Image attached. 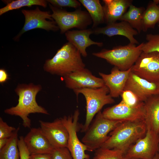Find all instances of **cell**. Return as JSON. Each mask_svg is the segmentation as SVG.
I'll list each match as a JSON object with an SVG mask.
<instances>
[{
    "instance_id": "9c48e42d",
    "label": "cell",
    "mask_w": 159,
    "mask_h": 159,
    "mask_svg": "<svg viewBox=\"0 0 159 159\" xmlns=\"http://www.w3.org/2000/svg\"><path fill=\"white\" fill-rule=\"evenodd\" d=\"M21 12L25 17L24 24L20 32L14 37L15 40L18 41L24 33L34 29H41L54 32L59 29L49 11H42L37 7L34 10L22 9Z\"/></svg>"
},
{
    "instance_id": "e575fe53",
    "label": "cell",
    "mask_w": 159,
    "mask_h": 159,
    "mask_svg": "<svg viewBox=\"0 0 159 159\" xmlns=\"http://www.w3.org/2000/svg\"><path fill=\"white\" fill-rule=\"evenodd\" d=\"M8 79V75L4 69H0V83H3L6 82Z\"/></svg>"
},
{
    "instance_id": "4dcf8cb0",
    "label": "cell",
    "mask_w": 159,
    "mask_h": 159,
    "mask_svg": "<svg viewBox=\"0 0 159 159\" xmlns=\"http://www.w3.org/2000/svg\"><path fill=\"white\" fill-rule=\"evenodd\" d=\"M51 155L52 159H73L67 147L54 148Z\"/></svg>"
},
{
    "instance_id": "4fadbf2b",
    "label": "cell",
    "mask_w": 159,
    "mask_h": 159,
    "mask_svg": "<svg viewBox=\"0 0 159 159\" xmlns=\"http://www.w3.org/2000/svg\"><path fill=\"white\" fill-rule=\"evenodd\" d=\"M62 77L66 87L73 90L84 88H97L105 85L102 78L95 76L85 68Z\"/></svg>"
},
{
    "instance_id": "7402d4cb",
    "label": "cell",
    "mask_w": 159,
    "mask_h": 159,
    "mask_svg": "<svg viewBox=\"0 0 159 159\" xmlns=\"http://www.w3.org/2000/svg\"><path fill=\"white\" fill-rule=\"evenodd\" d=\"M87 10L93 22L92 28H95L99 24L105 22L103 6L99 0H79Z\"/></svg>"
},
{
    "instance_id": "6da1fadb",
    "label": "cell",
    "mask_w": 159,
    "mask_h": 159,
    "mask_svg": "<svg viewBox=\"0 0 159 159\" xmlns=\"http://www.w3.org/2000/svg\"><path fill=\"white\" fill-rule=\"evenodd\" d=\"M42 88L41 85L32 83L18 84L15 90L19 96L18 103L15 106L5 109L4 112L20 117L22 120L23 126L30 127L31 120L28 117L30 114H49L47 111L39 105L36 101L37 95Z\"/></svg>"
},
{
    "instance_id": "3957f363",
    "label": "cell",
    "mask_w": 159,
    "mask_h": 159,
    "mask_svg": "<svg viewBox=\"0 0 159 159\" xmlns=\"http://www.w3.org/2000/svg\"><path fill=\"white\" fill-rule=\"evenodd\" d=\"M81 55L77 49L68 42L64 44L50 59L46 60L44 70L50 74L62 77L85 68Z\"/></svg>"
},
{
    "instance_id": "5b68a950",
    "label": "cell",
    "mask_w": 159,
    "mask_h": 159,
    "mask_svg": "<svg viewBox=\"0 0 159 159\" xmlns=\"http://www.w3.org/2000/svg\"><path fill=\"white\" fill-rule=\"evenodd\" d=\"M122 122L106 118L100 111L85 132L82 142L87 146L88 151H95L101 147L108 138V134Z\"/></svg>"
},
{
    "instance_id": "60d3db41",
    "label": "cell",
    "mask_w": 159,
    "mask_h": 159,
    "mask_svg": "<svg viewBox=\"0 0 159 159\" xmlns=\"http://www.w3.org/2000/svg\"></svg>"
},
{
    "instance_id": "5bb4252c",
    "label": "cell",
    "mask_w": 159,
    "mask_h": 159,
    "mask_svg": "<svg viewBox=\"0 0 159 159\" xmlns=\"http://www.w3.org/2000/svg\"><path fill=\"white\" fill-rule=\"evenodd\" d=\"M39 122L42 132L54 148L67 147L69 133L62 118L51 122L42 120Z\"/></svg>"
},
{
    "instance_id": "8d00e7d4",
    "label": "cell",
    "mask_w": 159,
    "mask_h": 159,
    "mask_svg": "<svg viewBox=\"0 0 159 159\" xmlns=\"http://www.w3.org/2000/svg\"><path fill=\"white\" fill-rule=\"evenodd\" d=\"M152 159H159V155L158 153Z\"/></svg>"
},
{
    "instance_id": "f1b7e54d",
    "label": "cell",
    "mask_w": 159,
    "mask_h": 159,
    "mask_svg": "<svg viewBox=\"0 0 159 159\" xmlns=\"http://www.w3.org/2000/svg\"><path fill=\"white\" fill-rule=\"evenodd\" d=\"M120 96L121 101L130 106H138L144 102L140 101L137 96L130 90H124Z\"/></svg>"
},
{
    "instance_id": "8fae6325",
    "label": "cell",
    "mask_w": 159,
    "mask_h": 159,
    "mask_svg": "<svg viewBox=\"0 0 159 159\" xmlns=\"http://www.w3.org/2000/svg\"><path fill=\"white\" fill-rule=\"evenodd\" d=\"M131 71L150 82L159 83V53L142 52Z\"/></svg>"
},
{
    "instance_id": "d6986e66",
    "label": "cell",
    "mask_w": 159,
    "mask_h": 159,
    "mask_svg": "<svg viewBox=\"0 0 159 159\" xmlns=\"http://www.w3.org/2000/svg\"><path fill=\"white\" fill-rule=\"evenodd\" d=\"M94 33L93 29H88L79 30H69L65 33L67 39L79 51L84 57L87 55L86 48L92 45L98 47L102 46L101 42H95L92 40L90 36Z\"/></svg>"
},
{
    "instance_id": "603a6c76",
    "label": "cell",
    "mask_w": 159,
    "mask_h": 159,
    "mask_svg": "<svg viewBox=\"0 0 159 159\" xmlns=\"http://www.w3.org/2000/svg\"><path fill=\"white\" fill-rule=\"evenodd\" d=\"M145 10L143 7H137L132 4L120 21L127 22L140 33L143 30L142 15Z\"/></svg>"
},
{
    "instance_id": "30bf717a",
    "label": "cell",
    "mask_w": 159,
    "mask_h": 159,
    "mask_svg": "<svg viewBox=\"0 0 159 159\" xmlns=\"http://www.w3.org/2000/svg\"><path fill=\"white\" fill-rule=\"evenodd\" d=\"M79 115V110L77 109L73 115L64 116L62 118L69 133L67 148L73 159H90V155L85 152L87 150V146L79 140L77 136V132L80 127L78 122Z\"/></svg>"
},
{
    "instance_id": "d6a6232c",
    "label": "cell",
    "mask_w": 159,
    "mask_h": 159,
    "mask_svg": "<svg viewBox=\"0 0 159 159\" xmlns=\"http://www.w3.org/2000/svg\"><path fill=\"white\" fill-rule=\"evenodd\" d=\"M22 136L19 137L18 141V146L20 154V159H29L30 154L25 145Z\"/></svg>"
},
{
    "instance_id": "83f0119b",
    "label": "cell",
    "mask_w": 159,
    "mask_h": 159,
    "mask_svg": "<svg viewBox=\"0 0 159 159\" xmlns=\"http://www.w3.org/2000/svg\"><path fill=\"white\" fill-rule=\"evenodd\" d=\"M147 42L143 43L142 52L145 53L157 52L159 53V34H148L146 35Z\"/></svg>"
},
{
    "instance_id": "2e32d148",
    "label": "cell",
    "mask_w": 159,
    "mask_h": 159,
    "mask_svg": "<svg viewBox=\"0 0 159 159\" xmlns=\"http://www.w3.org/2000/svg\"><path fill=\"white\" fill-rule=\"evenodd\" d=\"M131 70V68L127 70L122 71L114 67L109 74L99 72L105 85L109 90V94L112 97L116 98L120 96L124 90Z\"/></svg>"
},
{
    "instance_id": "1f68e13d",
    "label": "cell",
    "mask_w": 159,
    "mask_h": 159,
    "mask_svg": "<svg viewBox=\"0 0 159 159\" xmlns=\"http://www.w3.org/2000/svg\"><path fill=\"white\" fill-rule=\"evenodd\" d=\"M16 129L9 125L0 117V139L9 138L12 136Z\"/></svg>"
},
{
    "instance_id": "f35d334b",
    "label": "cell",
    "mask_w": 159,
    "mask_h": 159,
    "mask_svg": "<svg viewBox=\"0 0 159 159\" xmlns=\"http://www.w3.org/2000/svg\"><path fill=\"white\" fill-rule=\"evenodd\" d=\"M157 96H158V97L159 98V94Z\"/></svg>"
},
{
    "instance_id": "52a82bcc",
    "label": "cell",
    "mask_w": 159,
    "mask_h": 159,
    "mask_svg": "<svg viewBox=\"0 0 159 159\" xmlns=\"http://www.w3.org/2000/svg\"><path fill=\"white\" fill-rule=\"evenodd\" d=\"M49 5L52 12V17L60 29L61 34L65 33L73 28L85 29L92 22L90 15L86 11L79 9L68 12L49 3Z\"/></svg>"
},
{
    "instance_id": "ac0fdd59",
    "label": "cell",
    "mask_w": 159,
    "mask_h": 159,
    "mask_svg": "<svg viewBox=\"0 0 159 159\" xmlns=\"http://www.w3.org/2000/svg\"><path fill=\"white\" fill-rule=\"evenodd\" d=\"M94 34L106 35L109 37L115 35H121L127 38L130 43L133 44H138V41L134 37V36L139 33L127 22L121 21L120 22L107 24L103 27H98L93 29Z\"/></svg>"
},
{
    "instance_id": "8992f818",
    "label": "cell",
    "mask_w": 159,
    "mask_h": 159,
    "mask_svg": "<svg viewBox=\"0 0 159 159\" xmlns=\"http://www.w3.org/2000/svg\"><path fill=\"white\" fill-rule=\"evenodd\" d=\"M73 91L77 98L78 95L81 94L86 100V119L84 125L81 127L82 131L85 132L95 116L105 105L114 103L115 100L109 94V90L105 85L97 88H84Z\"/></svg>"
},
{
    "instance_id": "ba28073f",
    "label": "cell",
    "mask_w": 159,
    "mask_h": 159,
    "mask_svg": "<svg viewBox=\"0 0 159 159\" xmlns=\"http://www.w3.org/2000/svg\"><path fill=\"white\" fill-rule=\"evenodd\" d=\"M159 134L147 130L145 135L137 141L127 151L125 159H152L158 153Z\"/></svg>"
},
{
    "instance_id": "44dd1931",
    "label": "cell",
    "mask_w": 159,
    "mask_h": 159,
    "mask_svg": "<svg viewBox=\"0 0 159 159\" xmlns=\"http://www.w3.org/2000/svg\"><path fill=\"white\" fill-rule=\"evenodd\" d=\"M144 110L147 130L159 134V98L157 95L150 97L144 102Z\"/></svg>"
},
{
    "instance_id": "9a60e30c",
    "label": "cell",
    "mask_w": 159,
    "mask_h": 159,
    "mask_svg": "<svg viewBox=\"0 0 159 159\" xmlns=\"http://www.w3.org/2000/svg\"><path fill=\"white\" fill-rule=\"evenodd\" d=\"M125 90L132 92L140 101L145 102L150 97L159 94V83L150 82L131 70L125 86Z\"/></svg>"
},
{
    "instance_id": "74e56055",
    "label": "cell",
    "mask_w": 159,
    "mask_h": 159,
    "mask_svg": "<svg viewBox=\"0 0 159 159\" xmlns=\"http://www.w3.org/2000/svg\"><path fill=\"white\" fill-rule=\"evenodd\" d=\"M158 153L159 155V144L158 145Z\"/></svg>"
},
{
    "instance_id": "836d02e7",
    "label": "cell",
    "mask_w": 159,
    "mask_h": 159,
    "mask_svg": "<svg viewBox=\"0 0 159 159\" xmlns=\"http://www.w3.org/2000/svg\"><path fill=\"white\" fill-rule=\"evenodd\" d=\"M29 159H52L51 154H39L30 155Z\"/></svg>"
},
{
    "instance_id": "484cf974",
    "label": "cell",
    "mask_w": 159,
    "mask_h": 159,
    "mask_svg": "<svg viewBox=\"0 0 159 159\" xmlns=\"http://www.w3.org/2000/svg\"><path fill=\"white\" fill-rule=\"evenodd\" d=\"M48 2L44 0H16L7 1V5L0 9V15L13 10L18 9L24 6L39 5L46 8Z\"/></svg>"
},
{
    "instance_id": "277c9868",
    "label": "cell",
    "mask_w": 159,
    "mask_h": 159,
    "mask_svg": "<svg viewBox=\"0 0 159 159\" xmlns=\"http://www.w3.org/2000/svg\"><path fill=\"white\" fill-rule=\"evenodd\" d=\"M143 44L136 46L129 43L127 45L114 47L111 49H103L92 54L105 59L120 70L126 71L132 68L143 52L141 49Z\"/></svg>"
},
{
    "instance_id": "7c38bea8",
    "label": "cell",
    "mask_w": 159,
    "mask_h": 159,
    "mask_svg": "<svg viewBox=\"0 0 159 159\" xmlns=\"http://www.w3.org/2000/svg\"><path fill=\"white\" fill-rule=\"evenodd\" d=\"M102 114L104 117L113 120H144V102L138 106H131L121 101L118 104L105 109Z\"/></svg>"
},
{
    "instance_id": "d590c367",
    "label": "cell",
    "mask_w": 159,
    "mask_h": 159,
    "mask_svg": "<svg viewBox=\"0 0 159 159\" xmlns=\"http://www.w3.org/2000/svg\"><path fill=\"white\" fill-rule=\"evenodd\" d=\"M9 138L0 139V150L4 147L7 143Z\"/></svg>"
},
{
    "instance_id": "f546056e",
    "label": "cell",
    "mask_w": 159,
    "mask_h": 159,
    "mask_svg": "<svg viewBox=\"0 0 159 159\" xmlns=\"http://www.w3.org/2000/svg\"><path fill=\"white\" fill-rule=\"evenodd\" d=\"M47 1L52 5L58 8L69 7L77 9L81 6L80 2L76 0H48Z\"/></svg>"
},
{
    "instance_id": "d4e9b609",
    "label": "cell",
    "mask_w": 159,
    "mask_h": 159,
    "mask_svg": "<svg viewBox=\"0 0 159 159\" xmlns=\"http://www.w3.org/2000/svg\"><path fill=\"white\" fill-rule=\"evenodd\" d=\"M19 127H17L13 135L9 139L6 145L0 150V159H20L18 146V132Z\"/></svg>"
},
{
    "instance_id": "7a4b0ae2",
    "label": "cell",
    "mask_w": 159,
    "mask_h": 159,
    "mask_svg": "<svg viewBox=\"0 0 159 159\" xmlns=\"http://www.w3.org/2000/svg\"><path fill=\"white\" fill-rule=\"evenodd\" d=\"M147 130L144 120L122 122L110 133L101 147L118 150L125 154L132 145L145 135Z\"/></svg>"
},
{
    "instance_id": "e0dca14e",
    "label": "cell",
    "mask_w": 159,
    "mask_h": 159,
    "mask_svg": "<svg viewBox=\"0 0 159 159\" xmlns=\"http://www.w3.org/2000/svg\"><path fill=\"white\" fill-rule=\"evenodd\" d=\"M24 140L30 155L51 154L54 148L40 127L31 129Z\"/></svg>"
},
{
    "instance_id": "ffe728a7",
    "label": "cell",
    "mask_w": 159,
    "mask_h": 159,
    "mask_svg": "<svg viewBox=\"0 0 159 159\" xmlns=\"http://www.w3.org/2000/svg\"><path fill=\"white\" fill-rule=\"evenodd\" d=\"M105 22L107 24L120 20L127 9L132 4L131 0H103Z\"/></svg>"
},
{
    "instance_id": "cb8c5ba5",
    "label": "cell",
    "mask_w": 159,
    "mask_h": 159,
    "mask_svg": "<svg viewBox=\"0 0 159 159\" xmlns=\"http://www.w3.org/2000/svg\"><path fill=\"white\" fill-rule=\"evenodd\" d=\"M159 22V6L153 1L149 3L142 15V31L153 28Z\"/></svg>"
},
{
    "instance_id": "4316f807",
    "label": "cell",
    "mask_w": 159,
    "mask_h": 159,
    "mask_svg": "<svg viewBox=\"0 0 159 159\" xmlns=\"http://www.w3.org/2000/svg\"><path fill=\"white\" fill-rule=\"evenodd\" d=\"M92 159H124V153L116 149L100 148L95 151Z\"/></svg>"
},
{
    "instance_id": "ab89813d",
    "label": "cell",
    "mask_w": 159,
    "mask_h": 159,
    "mask_svg": "<svg viewBox=\"0 0 159 159\" xmlns=\"http://www.w3.org/2000/svg\"><path fill=\"white\" fill-rule=\"evenodd\" d=\"M158 6H159V5H158ZM158 23H159V22H158Z\"/></svg>"
}]
</instances>
